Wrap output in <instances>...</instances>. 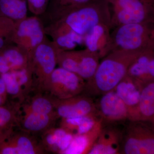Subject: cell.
Returning <instances> with one entry per match:
<instances>
[{"label": "cell", "instance_id": "obj_5", "mask_svg": "<svg viewBox=\"0 0 154 154\" xmlns=\"http://www.w3.org/2000/svg\"><path fill=\"white\" fill-rule=\"evenodd\" d=\"M154 122L128 120L125 122L120 154H154Z\"/></svg>", "mask_w": 154, "mask_h": 154}, {"label": "cell", "instance_id": "obj_21", "mask_svg": "<svg viewBox=\"0 0 154 154\" xmlns=\"http://www.w3.org/2000/svg\"><path fill=\"white\" fill-rule=\"evenodd\" d=\"M100 121V119L95 114L75 118L60 119L59 126L75 136L88 132Z\"/></svg>", "mask_w": 154, "mask_h": 154}, {"label": "cell", "instance_id": "obj_7", "mask_svg": "<svg viewBox=\"0 0 154 154\" xmlns=\"http://www.w3.org/2000/svg\"><path fill=\"white\" fill-rule=\"evenodd\" d=\"M85 84L79 76L59 67L51 73L43 92L55 99H66L82 94Z\"/></svg>", "mask_w": 154, "mask_h": 154}, {"label": "cell", "instance_id": "obj_18", "mask_svg": "<svg viewBox=\"0 0 154 154\" xmlns=\"http://www.w3.org/2000/svg\"><path fill=\"white\" fill-rule=\"evenodd\" d=\"M18 110L42 114H56L54 98L44 92L36 91H33L28 95Z\"/></svg>", "mask_w": 154, "mask_h": 154}, {"label": "cell", "instance_id": "obj_8", "mask_svg": "<svg viewBox=\"0 0 154 154\" xmlns=\"http://www.w3.org/2000/svg\"><path fill=\"white\" fill-rule=\"evenodd\" d=\"M99 60L98 54L87 48L79 51H66L59 54L57 64L87 82L94 76L99 65Z\"/></svg>", "mask_w": 154, "mask_h": 154}, {"label": "cell", "instance_id": "obj_32", "mask_svg": "<svg viewBox=\"0 0 154 154\" xmlns=\"http://www.w3.org/2000/svg\"><path fill=\"white\" fill-rule=\"evenodd\" d=\"M8 42V41L5 38L0 37V50L3 49V48L6 47Z\"/></svg>", "mask_w": 154, "mask_h": 154}, {"label": "cell", "instance_id": "obj_12", "mask_svg": "<svg viewBox=\"0 0 154 154\" xmlns=\"http://www.w3.org/2000/svg\"><path fill=\"white\" fill-rule=\"evenodd\" d=\"M58 119L56 114H42L18 110L17 128L39 137L47 130L55 126Z\"/></svg>", "mask_w": 154, "mask_h": 154}, {"label": "cell", "instance_id": "obj_29", "mask_svg": "<svg viewBox=\"0 0 154 154\" xmlns=\"http://www.w3.org/2000/svg\"><path fill=\"white\" fill-rule=\"evenodd\" d=\"M27 2L28 8L36 14L44 11L48 4L46 0H27Z\"/></svg>", "mask_w": 154, "mask_h": 154}, {"label": "cell", "instance_id": "obj_6", "mask_svg": "<svg viewBox=\"0 0 154 154\" xmlns=\"http://www.w3.org/2000/svg\"><path fill=\"white\" fill-rule=\"evenodd\" d=\"M60 52L54 43L42 42L31 53L28 66L32 73L33 91L43 92L51 75L57 64Z\"/></svg>", "mask_w": 154, "mask_h": 154}, {"label": "cell", "instance_id": "obj_27", "mask_svg": "<svg viewBox=\"0 0 154 154\" xmlns=\"http://www.w3.org/2000/svg\"><path fill=\"white\" fill-rule=\"evenodd\" d=\"M92 0H50L51 5L54 7L57 13L89 2Z\"/></svg>", "mask_w": 154, "mask_h": 154}, {"label": "cell", "instance_id": "obj_19", "mask_svg": "<svg viewBox=\"0 0 154 154\" xmlns=\"http://www.w3.org/2000/svg\"><path fill=\"white\" fill-rule=\"evenodd\" d=\"M100 121L94 128L84 134L73 136L68 147L63 154H88L102 128Z\"/></svg>", "mask_w": 154, "mask_h": 154}, {"label": "cell", "instance_id": "obj_24", "mask_svg": "<svg viewBox=\"0 0 154 154\" xmlns=\"http://www.w3.org/2000/svg\"><path fill=\"white\" fill-rule=\"evenodd\" d=\"M18 109L7 103L0 106V138L17 128Z\"/></svg>", "mask_w": 154, "mask_h": 154}, {"label": "cell", "instance_id": "obj_22", "mask_svg": "<svg viewBox=\"0 0 154 154\" xmlns=\"http://www.w3.org/2000/svg\"><path fill=\"white\" fill-rule=\"evenodd\" d=\"M28 9L27 0H0V16L14 21L25 19Z\"/></svg>", "mask_w": 154, "mask_h": 154}, {"label": "cell", "instance_id": "obj_4", "mask_svg": "<svg viewBox=\"0 0 154 154\" xmlns=\"http://www.w3.org/2000/svg\"><path fill=\"white\" fill-rule=\"evenodd\" d=\"M111 29L133 23L154 22V0H107Z\"/></svg>", "mask_w": 154, "mask_h": 154}, {"label": "cell", "instance_id": "obj_14", "mask_svg": "<svg viewBox=\"0 0 154 154\" xmlns=\"http://www.w3.org/2000/svg\"><path fill=\"white\" fill-rule=\"evenodd\" d=\"M145 84L126 75L113 90L126 105L129 120L134 119Z\"/></svg>", "mask_w": 154, "mask_h": 154}, {"label": "cell", "instance_id": "obj_10", "mask_svg": "<svg viewBox=\"0 0 154 154\" xmlns=\"http://www.w3.org/2000/svg\"><path fill=\"white\" fill-rule=\"evenodd\" d=\"M59 119L75 118L96 114L94 98L82 93L66 99L54 98Z\"/></svg>", "mask_w": 154, "mask_h": 154}, {"label": "cell", "instance_id": "obj_28", "mask_svg": "<svg viewBox=\"0 0 154 154\" xmlns=\"http://www.w3.org/2000/svg\"><path fill=\"white\" fill-rule=\"evenodd\" d=\"M15 29L13 20L0 16V37L5 38L8 41L12 40Z\"/></svg>", "mask_w": 154, "mask_h": 154}, {"label": "cell", "instance_id": "obj_20", "mask_svg": "<svg viewBox=\"0 0 154 154\" xmlns=\"http://www.w3.org/2000/svg\"><path fill=\"white\" fill-rule=\"evenodd\" d=\"M134 120L154 122V81L144 85Z\"/></svg>", "mask_w": 154, "mask_h": 154}, {"label": "cell", "instance_id": "obj_1", "mask_svg": "<svg viewBox=\"0 0 154 154\" xmlns=\"http://www.w3.org/2000/svg\"><path fill=\"white\" fill-rule=\"evenodd\" d=\"M142 51L109 53L102 58L93 77L86 82L82 94L94 98L113 91L126 75L133 61Z\"/></svg>", "mask_w": 154, "mask_h": 154}, {"label": "cell", "instance_id": "obj_25", "mask_svg": "<svg viewBox=\"0 0 154 154\" xmlns=\"http://www.w3.org/2000/svg\"><path fill=\"white\" fill-rule=\"evenodd\" d=\"M0 53L8 62L12 71L25 68L28 66L30 54L7 46L0 50Z\"/></svg>", "mask_w": 154, "mask_h": 154}, {"label": "cell", "instance_id": "obj_26", "mask_svg": "<svg viewBox=\"0 0 154 154\" xmlns=\"http://www.w3.org/2000/svg\"><path fill=\"white\" fill-rule=\"evenodd\" d=\"M54 43L60 51L72 50L78 45L84 44V37L72 30L55 33Z\"/></svg>", "mask_w": 154, "mask_h": 154}, {"label": "cell", "instance_id": "obj_3", "mask_svg": "<svg viewBox=\"0 0 154 154\" xmlns=\"http://www.w3.org/2000/svg\"><path fill=\"white\" fill-rule=\"evenodd\" d=\"M110 36V52L143 51L154 48V22L120 25Z\"/></svg>", "mask_w": 154, "mask_h": 154}, {"label": "cell", "instance_id": "obj_13", "mask_svg": "<svg viewBox=\"0 0 154 154\" xmlns=\"http://www.w3.org/2000/svg\"><path fill=\"white\" fill-rule=\"evenodd\" d=\"M15 28L12 40L25 49H35L43 42L44 33L42 26L36 17L25 18Z\"/></svg>", "mask_w": 154, "mask_h": 154}, {"label": "cell", "instance_id": "obj_30", "mask_svg": "<svg viewBox=\"0 0 154 154\" xmlns=\"http://www.w3.org/2000/svg\"><path fill=\"white\" fill-rule=\"evenodd\" d=\"M8 102L5 85L2 79L0 77V106L6 105Z\"/></svg>", "mask_w": 154, "mask_h": 154}, {"label": "cell", "instance_id": "obj_15", "mask_svg": "<svg viewBox=\"0 0 154 154\" xmlns=\"http://www.w3.org/2000/svg\"><path fill=\"white\" fill-rule=\"evenodd\" d=\"M111 29L110 25L99 24L84 36V44L86 48L98 54L100 59L110 52Z\"/></svg>", "mask_w": 154, "mask_h": 154}, {"label": "cell", "instance_id": "obj_16", "mask_svg": "<svg viewBox=\"0 0 154 154\" xmlns=\"http://www.w3.org/2000/svg\"><path fill=\"white\" fill-rule=\"evenodd\" d=\"M127 75L144 83L154 81V48L141 52L133 61Z\"/></svg>", "mask_w": 154, "mask_h": 154}, {"label": "cell", "instance_id": "obj_9", "mask_svg": "<svg viewBox=\"0 0 154 154\" xmlns=\"http://www.w3.org/2000/svg\"><path fill=\"white\" fill-rule=\"evenodd\" d=\"M96 98V114L102 125L123 123L128 120L126 105L113 90Z\"/></svg>", "mask_w": 154, "mask_h": 154}, {"label": "cell", "instance_id": "obj_23", "mask_svg": "<svg viewBox=\"0 0 154 154\" xmlns=\"http://www.w3.org/2000/svg\"><path fill=\"white\" fill-rule=\"evenodd\" d=\"M5 85L8 103L17 109L24 102L25 97L13 71L0 75Z\"/></svg>", "mask_w": 154, "mask_h": 154}, {"label": "cell", "instance_id": "obj_17", "mask_svg": "<svg viewBox=\"0 0 154 154\" xmlns=\"http://www.w3.org/2000/svg\"><path fill=\"white\" fill-rule=\"evenodd\" d=\"M48 154H63L71 142L73 135L60 127H52L39 137Z\"/></svg>", "mask_w": 154, "mask_h": 154}, {"label": "cell", "instance_id": "obj_31", "mask_svg": "<svg viewBox=\"0 0 154 154\" xmlns=\"http://www.w3.org/2000/svg\"><path fill=\"white\" fill-rule=\"evenodd\" d=\"M11 71V69L8 62L0 53V75Z\"/></svg>", "mask_w": 154, "mask_h": 154}, {"label": "cell", "instance_id": "obj_33", "mask_svg": "<svg viewBox=\"0 0 154 154\" xmlns=\"http://www.w3.org/2000/svg\"><path fill=\"white\" fill-rule=\"evenodd\" d=\"M46 1L48 2V3H49L50 0H46Z\"/></svg>", "mask_w": 154, "mask_h": 154}, {"label": "cell", "instance_id": "obj_2", "mask_svg": "<svg viewBox=\"0 0 154 154\" xmlns=\"http://www.w3.org/2000/svg\"><path fill=\"white\" fill-rule=\"evenodd\" d=\"M58 14L55 30H72L84 37L96 25L110 26L111 14L107 0H92Z\"/></svg>", "mask_w": 154, "mask_h": 154}, {"label": "cell", "instance_id": "obj_11", "mask_svg": "<svg viewBox=\"0 0 154 154\" xmlns=\"http://www.w3.org/2000/svg\"><path fill=\"white\" fill-rule=\"evenodd\" d=\"M126 122L102 124L99 135L88 154H120Z\"/></svg>", "mask_w": 154, "mask_h": 154}]
</instances>
